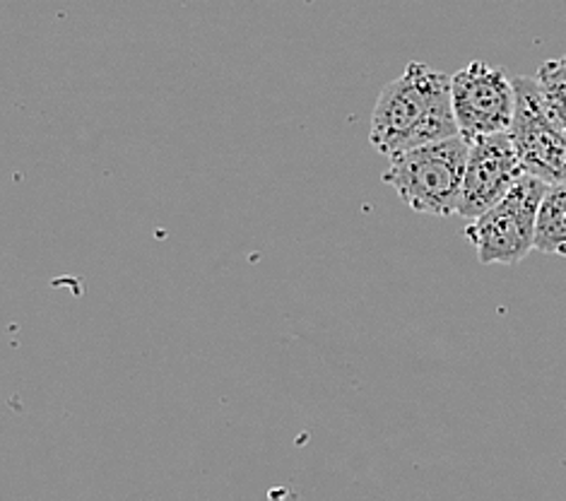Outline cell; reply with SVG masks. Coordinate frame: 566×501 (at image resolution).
Masks as SVG:
<instances>
[{"mask_svg": "<svg viewBox=\"0 0 566 501\" xmlns=\"http://www.w3.org/2000/svg\"><path fill=\"white\" fill-rule=\"evenodd\" d=\"M451 97L465 140L506 133L514 126L516 87L502 67L482 61L468 63L451 75Z\"/></svg>", "mask_w": 566, "mask_h": 501, "instance_id": "obj_4", "label": "cell"}, {"mask_svg": "<svg viewBox=\"0 0 566 501\" xmlns=\"http://www.w3.org/2000/svg\"><path fill=\"white\" fill-rule=\"evenodd\" d=\"M549 184L541 176L523 174L514 188L480 218L463 229L482 265H518L535 249L537 210Z\"/></svg>", "mask_w": 566, "mask_h": 501, "instance_id": "obj_3", "label": "cell"}, {"mask_svg": "<svg viewBox=\"0 0 566 501\" xmlns=\"http://www.w3.org/2000/svg\"><path fill=\"white\" fill-rule=\"evenodd\" d=\"M535 80L541 87L547 116L566 135V56L543 63Z\"/></svg>", "mask_w": 566, "mask_h": 501, "instance_id": "obj_8", "label": "cell"}, {"mask_svg": "<svg viewBox=\"0 0 566 501\" xmlns=\"http://www.w3.org/2000/svg\"><path fill=\"white\" fill-rule=\"evenodd\" d=\"M468 153L470 140L463 135L412 147L388 157L390 165L381 179L412 212L453 218L461 208Z\"/></svg>", "mask_w": 566, "mask_h": 501, "instance_id": "obj_2", "label": "cell"}, {"mask_svg": "<svg viewBox=\"0 0 566 501\" xmlns=\"http://www.w3.org/2000/svg\"><path fill=\"white\" fill-rule=\"evenodd\" d=\"M535 249L547 255H566V184H549L537 210Z\"/></svg>", "mask_w": 566, "mask_h": 501, "instance_id": "obj_7", "label": "cell"}, {"mask_svg": "<svg viewBox=\"0 0 566 501\" xmlns=\"http://www.w3.org/2000/svg\"><path fill=\"white\" fill-rule=\"evenodd\" d=\"M523 174V161L509 131L470 140L458 215L468 220L480 218L514 188Z\"/></svg>", "mask_w": 566, "mask_h": 501, "instance_id": "obj_6", "label": "cell"}, {"mask_svg": "<svg viewBox=\"0 0 566 501\" xmlns=\"http://www.w3.org/2000/svg\"><path fill=\"white\" fill-rule=\"evenodd\" d=\"M516 114L511 138L516 143L525 174L547 184H566V135L545 112L535 77H514Z\"/></svg>", "mask_w": 566, "mask_h": 501, "instance_id": "obj_5", "label": "cell"}, {"mask_svg": "<svg viewBox=\"0 0 566 501\" xmlns=\"http://www.w3.org/2000/svg\"><path fill=\"white\" fill-rule=\"evenodd\" d=\"M461 135L451 75L412 61L406 73L384 85L371 114L369 138L384 157Z\"/></svg>", "mask_w": 566, "mask_h": 501, "instance_id": "obj_1", "label": "cell"}]
</instances>
